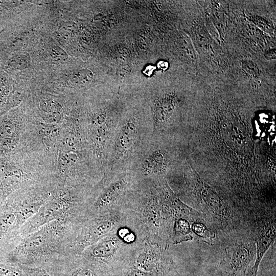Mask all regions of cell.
I'll return each instance as SVG.
<instances>
[{"instance_id": "cell-1", "label": "cell", "mask_w": 276, "mask_h": 276, "mask_svg": "<svg viewBox=\"0 0 276 276\" xmlns=\"http://www.w3.org/2000/svg\"><path fill=\"white\" fill-rule=\"evenodd\" d=\"M152 134L150 112L136 107L124 110L111 143L104 173L129 171Z\"/></svg>"}, {"instance_id": "cell-2", "label": "cell", "mask_w": 276, "mask_h": 276, "mask_svg": "<svg viewBox=\"0 0 276 276\" xmlns=\"http://www.w3.org/2000/svg\"><path fill=\"white\" fill-rule=\"evenodd\" d=\"M65 223L53 221L23 238L11 255L12 262L45 269L50 274L59 262L57 259L64 239Z\"/></svg>"}, {"instance_id": "cell-3", "label": "cell", "mask_w": 276, "mask_h": 276, "mask_svg": "<svg viewBox=\"0 0 276 276\" xmlns=\"http://www.w3.org/2000/svg\"><path fill=\"white\" fill-rule=\"evenodd\" d=\"M194 187L201 212L217 231L229 233L238 230L243 219L217 191L194 171Z\"/></svg>"}, {"instance_id": "cell-4", "label": "cell", "mask_w": 276, "mask_h": 276, "mask_svg": "<svg viewBox=\"0 0 276 276\" xmlns=\"http://www.w3.org/2000/svg\"><path fill=\"white\" fill-rule=\"evenodd\" d=\"M256 257L251 233H238L227 242L218 266L220 276H246Z\"/></svg>"}, {"instance_id": "cell-5", "label": "cell", "mask_w": 276, "mask_h": 276, "mask_svg": "<svg viewBox=\"0 0 276 276\" xmlns=\"http://www.w3.org/2000/svg\"><path fill=\"white\" fill-rule=\"evenodd\" d=\"M74 198L66 191L53 190L49 199L39 211L20 227L23 238L53 221L66 223L73 205Z\"/></svg>"}, {"instance_id": "cell-6", "label": "cell", "mask_w": 276, "mask_h": 276, "mask_svg": "<svg viewBox=\"0 0 276 276\" xmlns=\"http://www.w3.org/2000/svg\"><path fill=\"white\" fill-rule=\"evenodd\" d=\"M162 137L152 136L129 171L144 178L163 176L171 167L172 158L162 143Z\"/></svg>"}, {"instance_id": "cell-7", "label": "cell", "mask_w": 276, "mask_h": 276, "mask_svg": "<svg viewBox=\"0 0 276 276\" xmlns=\"http://www.w3.org/2000/svg\"><path fill=\"white\" fill-rule=\"evenodd\" d=\"M275 217L257 222L250 229L256 246V257L246 276H257L261 262L275 239Z\"/></svg>"}, {"instance_id": "cell-8", "label": "cell", "mask_w": 276, "mask_h": 276, "mask_svg": "<svg viewBox=\"0 0 276 276\" xmlns=\"http://www.w3.org/2000/svg\"><path fill=\"white\" fill-rule=\"evenodd\" d=\"M116 173V179L112 181L100 193L94 205L96 209H101L110 205L121 196L129 184V179L133 174L130 171Z\"/></svg>"}, {"instance_id": "cell-9", "label": "cell", "mask_w": 276, "mask_h": 276, "mask_svg": "<svg viewBox=\"0 0 276 276\" xmlns=\"http://www.w3.org/2000/svg\"><path fill=\"white\" fill-rule=\"evenodd\" d=\"M99 269L94 266L86 264H73L59 262L54 269L52 276H101Z\"/></svg>"}, {"instance_id": "cell-10", "label": "cell", "mask_w": 276, "mask_h": 276, "mask_svg": "<svg viewBox=\"0 0 276 276\" xmlns=\"http://www.w3.org/2000/svg\"><path fill=\"white\" fill-rule=\"evenodd\" d=\"M193 221L187 218H179L175 220L173 238L175 243L191 241L193 239L191 229V223Z\"/></svg>"}, {"instance_id": "cell-11", "label": "cell", "mask_w": 276, "mask_h": 276, "mask_svg": "<svg viewBox=\"0 0 276 276\" xmlns=\"http://www.w3.org/2000/svg\"><path fill=\"white\" fill-rule=\"evenodd\" d=\"M117 248V243L113 239H107L94 246L90 256L95 259H104L110 256Z\"/></svg>"}, {"instance_id": "cell-12", "label": "cell", "mask_w": 276, "mask_h": 276, "mask_svg": "<svg viewBox=\"0 0 276 276\" xmlns=\"http://www.w3.org/2000/svg\"><path fill=\"white\" fill-rule=\"evenodd\" d=\"M112 223L110 221L100 222L90 227L84 238V242H94L107 233L112 227Z\"/></svg>"}, {"instance_id": "cell-13", "label": "cell", "mask_w": 276, "mask_h": 276, "mask_svg": "<svg viewBox=\"0 0 276 276\" xmlns=\"http://www.w3.org/2000/svg\"><path fill=\"white\" fill-rule=\"evenodd\" d=\"M19 227L17 218L13 212H7L0 215V235Z\"/></svg>"}, {"instance_id": "cell-14", "label": "cell", "mask_w": 276, "mask_h": 276, "mask_svg": "<svg viewBox=\"0 0 276 276\" xmlns=\"http://www.w3.org/2000/svg\"><path fill=\"white\" fill-rule=\"evenodd\" d=\"M24 265L0 264V276H26Z\"/></svg>"}, {"instance_id": "cell-15", "label": "cell", "mask_w": 276, "mask_h": 276, "mask_svg": "<svg viewBox=\"0 0 276 276\" xmlns=\"http://www.w3.org/2000/svg\"><path fill=\"white\" fill-rule=\"evenodd\" d=\"M92 74L88 70H80L71 75V81L75 85L82 86L89 83L92 78Z\"/></svg>"}, {"instance_id": "cell-16", "label": "cell", "mask_w": 276, "mask_h": 276, "mask_svg": "<svg viewBox=\"0 0 276 276\" xmlns=\"http://www.w3.org/2000/svg\"><path fill=\"white\" fill-rule=\"evenodd\" d=\"M31 63L29 55L20 54L13 57L9 62V65L17 70H24L28 67Z\"/></svg>"}, {"instance_id": "cell-17", "label": "cell", "mask_w": 276, "mask_h": 276, "mask_svg": "<svg viewBox=\"0 0 276 276\" xmlns=\"http://www.w3.org/2000/svg\"><path fill=\"white\" fill-rule=\"evenodd\" d=\"M242 69L247 74L253 77L259 75V70L255 63L250 60L245 59L241 63Z\"/></svg>"}, {"instance_id": "cell-18", "label": "cell", "mask_w": 276, "mask_h": 276, "mask_svg": "<svg viewBox=\"0 0 276 276\" xmlns=\"http://www.w3.org/2000/svg\"><path fill=\"white\" fill-rule=\"evenodd\" d=\"M26 276H52L45 269L25 266Z\"/></svg>"}, {"instance_id": "cell-19", "label": "cell", "mask_w": 276, "mask_h": 276, "mask_svg": "<svg viewBox=\"0 0 276 276\" xmlns=\"http://www.w3.org/2000/svg\"><path fill=\"white\" fill-rule=\"evenodd\" d=\"M50 55L52 58L58 61H63L67 58L66 53L59 47L52 48L51 50Z\"/></svg>"}, {"instance_id": "cell-20", "label": "cell", "mask_w": 276, "mask_h": 276, "mask_svg": "<svg viewBox=\"0 0 276 276\" xmlns=\"http://www.w3.org/2000/svg\"><path fill=\"white\" fill-rule=\"evenodd\" d=\"M127 276H156L151 272H146L135 266L130 268L127 272Z\"/></svg>"}, {"instance_id": "cell-21", "label": "cell", "mask_w": 276, "mask_h": 276, "mask_svg": "<svg viewBox=\"0 0 276 276\" xmlns=\"http://www.w3.org/2000/svg\"><path fill=\"white\" fill-rule=\"evenodd\" d=\"M135 237L134 235L130 232L128 233L125 236L123 237V240L127 242L130 243L134 240Z\"/></svg>"}, {"instance_id": "cell-22", "label": "cell", "mask_w": 276, "mask_h": 276, "mask_svg": "<svg viewBox=\"0 0 276 276\" xmlns=\"http://www.w3.org/2000/svg\"><path fill=\"white\" fill-rule=\"evenodd\" d=\"M265 58L268 60H272L275 58V51L274 50H270L265 53Z\"/></svg>"}, {"instance_id": "cell-23", "label": "cell", "mask_w": 276, "mask_h": 276, "mask_svg": "<svg viewBox=\"0 0 276 276\" xmlns=\"http://www.w3.org/2000/svg\"><path fill=\"white\" fill-rule=\"evenodd\" d=\"M129 231L127 228H122L119 232V236L123 238Z\"/></svg>"}]
</instances>
